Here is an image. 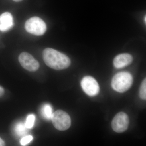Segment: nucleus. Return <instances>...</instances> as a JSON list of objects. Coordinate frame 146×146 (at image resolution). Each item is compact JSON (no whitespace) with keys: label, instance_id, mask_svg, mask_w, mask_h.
<instances>
[{"label":"nucleus","instance_id":"obj_10","mask_svg":"<svg viewBox=\"0 0 146 146\" xmlns=\"http://www.w3.org/2000/svg\"><path fill=\"white\" fill-rule=\"evenodd\" d=\"M41 113L44 118L48 120H51L53 115L52 107L49 104H46L42 106Z\"/></svg>","mask_w":146,"mask_h":146},{"label":"nucleus","instance_id":"obj_17","mask_svg":"<svg viewBox=\"0 0 146 146\" xmlns=\"http://www.w3.org/2000/svg\"><path fill=\"white\" fill-rule=\"evenodd\" d=\"M14 1L16 2H21V1H23V0H13Z\"/></svg>","mask_w":146,"mask_h":146},{"label":"nucleus","instance_id":"obj_1","mask_svg":"<svg viewBox=\"0 0 146 146\" xmlns=\"http://www.w3.org/2000/svg\"><path fill=\"white\" fill-rule=\"evenodd\" d=\"M43 55L46 65L54 70H64L70 65V59L67 55L54 49H45Z\"/></svg>","mask_w":146,"mask_h":146},{"label":"nucleus","instance_id":"obj_13","mask_svg":"<svg viewBox=\"0 0 146 146\" xmlns=\"http://www.w3.org/2000/svg\"><path fill=\"white\" fill-rule=\"evenodd\" d=\"M139 95L140 98L142 99L145 100L146 99V80L145 78L142 82L140 90H139Z\"/></svg>","mask_w":146,"mask_h":146},{"label":"nucleus","instance_id":"obj_12","mask_svg":"<svg viewBox=\"0 0 146 146\" xmlns=\"http://www.w3.org/2000/svg\"><path fill=\"white\" fill-rule=\"evenodd\" d=\"M35 116L34 115L31 114L29 115L27 118L26 121L25 123V125L27 129H30L33 127L34 125L35 120Z\"/></svg>","mask_w":146,"mask_h":146},{"label":"nucleus","instance_id":"obj_14","mask_svg":"<svg viewBox=\"0 0 146 146\" xmlns=\"http://www.w3.org/2000/svg\"><path fill=\"white\" fill-rule=\"evenodd\" d=\"M33 140V137L31 135L25 136L21 139V144L22 145L25 146L27 144L29 143L32 140Z\"/></svg>","mask_w":146,"mask_h":146},{"label":"nucleus","instance_id":"obj_5","mask_svg":"<svg viewBox=\"0 0 146 146\" xmlns=\"http://www.w3.org/2000/svg\"><path fill=\"white\" fill-rule=\"evenodd\" d=\"M129 122V118L126 113L119 112L115 115L112 120V129L117 133H123L127 129Z\"/></svg>","mask_w":146,"mask_h":146},{"label":"nucleus","instance_id":"obj_8","mask_svg":"<svg viewBox=\"0 0 146 146\" xmlns=\"http://www.w3.org/2000/svg\"><path fill=\"white\" fill-rule=\"evenodd\" d=\"M133 59L132 56L129 54H121L115 57L113 60V64L115 68L120 69L130 65Z\"/></svg>","mask_w":146,"mask_h":146},{"label":"nucleus","instance_id":"obj_6","mask_svg":"<svg viewBox=\"0 0 146 146\" xmlns=\"http://www.w3.org/2000/svg\"><path fill=\"white\" fill-rule=\"evenodd\" d=\"M82 90L90 96H96L99 93L100 86L96 80L91 76H86L81 82Z\"/></svg>","mask_w":146,"mask_h":146},{"label":"nucleus","instance_id":"obj_11","mask_svg":"<svg viewBox=\"0 0 146 146\" xmlns=\"http://www.w3.org/2000/svg\"><path fill=\"white\" fill-rule=\"evenodd\" d=\"M27 129L25 124L21 122L18 123L15 126L14 131L18 136H23L26 133Z\"/></svg>","mask_w":146,"mask_h":146},{"label":"nucleus","instance_id":"obj_4","mask_svg":"<svg viewBox=\"0 0 146 146\" xmlns=\"http://www.w3.org/2000/svg\"><path fill=\"white\" fill-rule=\"evenodd\" d=\"M51 120L54 126L59 131L67 130L71 126L70 117L63 110H57L53 113Z\"/></svg>","mask_w":146,"mask_h":146},{"label":"nucleus","instance_id":"obj_9","mask_svg":"<svg viewBox=\"0 0 146 146\" xmlns=\"http://www.w3.org/2000/svg\"><path fill=\"white\" fill-rule=\"evenodd\" d=\"M14 25L13 16L11 13L5 12L0 15V31L3 32L8 31Z\"/></svg>","mask_w":146,"mask_h":146},{"label":"nucleus","instance_id":"obj_16","mask_svg":"<svg viewBox=\"0 0 146 146\" xmlns=\"http://www.w3.org/2000/svg\"><path fill=\"white\" fill-rule=\"evenodd\" d=\"M5 145V143L4 141H3L2 139L0 138V146H3Z\"/></svg>","mask_w":146,"mask_h":146},{"label":"nucleus","instance_id":"obj_18","mask_svg":"<svg viewBox=\"0 0 146 146\" xmlns=\"http://www.w3.org/2000/svg\"><path fill=\"white\" fill-rule=\"evenodd\" d=\"M146 16H145V18H144V22H145V23H146Z\"/></svg>","mask_w":146,"mask_h":146},{"label":"nucleus","instance_id":"obj_15","mask_svg":"<svg viewBox=\"0 0 146 146\" xmlns=\"http://www.w3.org/2000/svg\"><path fill=\"white\" fill-rule=\"evenodd\" d=\"M4 89L2 86H0V97L2 96L3 94H4Z\"/></svg>","mask_w":146,"mask_h":146},{"label":"nucleus","instance_id":"obj_2","mask_svg":"<svg viewBox=\"0 0 146 146\" xmlns=\"http://www.w3.org/2000/svg\"><path fill=\"white\" fill-rule=\"evenodd\" d=\"M133 82V78L131 74L127 72H121L113 77L111 85L115 91L123 93L129 89Z\"/></svg>","mask_w":146,"mask_h":146},{"label":"nucleus","instance_id":"obj_7","mask_svg":"<svg viewBox=\"0 0 146 146\" xmlns=\"http://www.w3.org/2000/svg\"><path fill=\"white\" fill-rule=\"evenodd\" d=\"M18 60L21 66L30 72H35L39 68V62L28 53H22L19 55Z\"/></svg>","mask_w":146,"mask_h":146},{"label":"nucleus","instance_id":"obj_3","mask_svg":"<svg viewBox=\"0 0 146 146\" xmlns=\"http://www.w3.org/2000/svg\"><path fill=\"white\" fill-rule=\"evenodd\" d=\"M25 27L29 33L37 36L43 35L47 30L46 25L44 21L36 16L28 19L25 23Z\"/></svg>","mask_w":146,"mask_h":146}]
</instances>
